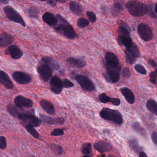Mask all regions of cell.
Here are the masks:
<instances>
[{"instance_id": "obj_4", "label": "cell", "mask_w": 157, "mask_h": 157, "mask_svg": "<svg viewBox=\"0 0 157 157\" xmlns=\"http://www.w3.org/2000/svg\"><path fill=\"white\" fill-rule=\"evenodd\" d=\"M100 115L102 119L111 121L116 124H121L123 123L122 115L116 110L103 108L100 112Z\"/></svg>"}, {"instance_id": "obj_38", "label": "cell", "mask_w": 157, "mask_h": 157, "mask_svg": "<svg viewBox=\"0 0 157 157\" xmlns=\"http://www.w3.org/2000/svg\"><path fill=\"white\" fill-rule=\"evenodd\" d=\"M62 82L63 88H69L73 87L74 86V84L71 82L69 79L65 78L63 79Z\"/></svg>"}, {"instance_id": "obj_11", "label": "cell", "mask_w": 157, "mask_h": 157, "mask_svg": "<svg viewBox=\"0 0 157 157\" xmlns=\"http://www.w3.org/2000/svg\"><path fill=\"white\" fill-rule=\"evenodd\" d=\"M13 78L18 83L23 85L29 84L32 80V78L29 75L20 71L15 72L13 74Z\"/></svg>"}, {"instance_id": "obj_16", "label": "cell", "mask_w": 157, "mask_h": 157, "mask_svg": "<svg viewBox=\"0 0 157 157\" xmlns=\"http://www.w3.org/2000/svg\"><path fill=\"white\" fill-rule=\"evenodd\" d=\"M99 99L102 103H107L109 102L114 106H119L120 105L121 101L120 99L111 98L105 93L100 94L99 97Z\"/></svg>"}, {"instance_id": "obj_20", "label": "cell", "mask_w": 157, "mask_h": 157, "mask_svg": "<svg viewBox=\"0 0 157 157\" xmlns=\"http://www.w3.org/2000/svg\"><path fill=\"white\" fill-rule=\"evenodd\" d=\"M120 91L124 96L127 102L130 104H133L135 102V98L132 91L127 87L122 88Z\"/></svg>"}, {"instance_id": "obj_13", "label": "cell", "mask_w": 157, "mask_h": 157, "mask_svg": "<svg viewBox=\"0 0 157 157\" xmlns=\"http://www.w3.org/2000/svg\"><path fill=\"white\" fill-rule=\"evenodd\" d=\"M6 55H10L11 57L14 59L18 60L21 59L23 56V53L21 50L18 46L12 45L8 47L5 51Z\"/></svg>"}, {"instance_id": "obj_28", "label": "cell", "mask_w": 157, "mask_h": 157, "mask_svg": "<svg viewBox=\"0 0 157 157\" xmlns=\"http://www.w3.org/2000/svg\"><path fill=\"white\" fill-rule=\"evenodd\" d=\"M70 8L72 12L77 16L80 15L83 12L82 7L75 2H72L70 3Z\"/></svg>"}, {"instance_id": "obj_48", "label": "cell", "mask_w": 157, "mask_h": 157, "mask_svg": "<svg viewBox=\"0 0 157 157\" xmlns=\"http://www.w3.org/2000/svg\"><path fill=\"white\" fill-rule=\"evenodd\" d=\"M47 2L52 6H54L56 5V0H46Z\"/></svg>"}, {"instance_id": "obj_25", "label": "cell", "mask_w": 157, "mask_h": 157, "mask_svg": "<svg viewBox=\"0 0 157 157\" xmlns=\"http://www.w3.org/2000/svg\"><path fill=\"white\" fill-rule=\"evenodd\" d=\"M106 63L112 65H118L120 64L119 59L117 56L111 52H108L105 54Z\"/></svg>"}, {"instance_id": "obj_10", "label": "cell", "mask_w": 157, "mask_h": 157, "mask_svg": "<svg viewBox=\"0 0 157 157\" xmlns=\"http://www.w3.org/2000/svg\"><path fill=\"white\" fill-rule=\"evenodd\" d=\"M37 71L42 79L46 82H48L52 76V69L43 63L38 66Z\"/></svg>"}, {"instance_id": "obj_45", "label": "cell", "mask_w": 157, "mask_h": 157, "mask_svg": "<svg viewBox=\"0 0 157 157\" xmlns=\"http://www.w3.org/2000/svg\"><path fill=\"white\" fill-rule=\"evenodd\" d=\"M123 74V75L124 77L127 78V77H130L131 75V71H130V69L128 67H125L124 69Z\"/></svg>"}, {"instance_id": "obj_54", "label": "cell", "mask_w": 157, "mask_h": 157, "mask_svg": "<svg viewBox=\"0 0 157 157\" xmlns=\"http://www.w3.org/2000/svg\"><path fill=\"white\" fill-rule=\"evenodd\" d=\"M83 157H90L88 156V155H85V156H84Z\"/></svg>"}, {"instance_id": "obj_42", "label": "cell", "mask_w": 157, "mask_h": 157, "mask_svg": "<svg viewBox=\"0 0 157 157\" xmlns=\"http://www.w3.org/2000/svg\"><path fill=\"white\" fill-rule=\"evenodd\" d=\"M87 16L88 17V19L90 20V22L92 23H94L96 20V16L94 12L91 11H88L86 13Z\"/></svg>"}, {"instance_id": "obj_3", "label": "cell", "mask_w": 157, "mask_h": 157, "mask_svg": "<svg viewBox=\"0 0 157 157\" xmlns=\"http://www.w3.org/2000/svg\"><path fill=\"white\" fill-rule=\"evenodd\" d=\"M107 73L103 74V76L105 79L110 83H115L120 79L121 66L119 64L118 65H112L109 63H105Z\"/></svg>"}, {"instance_id": "obj_39", "label": "cell", "mask_w": 157, "mask_h": 157, "mask_svg": "<svg viewBox=\"0 0 157 157\" xmlns=\"http://www.w3.org/2000/svg\"><path fill=\"white\" fill-rule=\"evenodd\" d=\"M92 149L91 144L89 143L86 144L82 149V153L84 155H87L90 154Z\"/></svg>"}, {"instance_id": "obj_18", "label": "cell", "mask_w": 157, "mask_h": 157, "mask_svg": "<svg viewBox=\"0 0 157 157\" xmlns=\"http://www.w3.org/2000/svg\"><path fill=\"white\" fill-rule=\"evenodd\" d=\"M14 39L10 34L6 33L0 34V47H6L14 42Z\"/></svg>"}, {"instance_id": "obj_26", "label": "cell", "mask_w": 157, "mask_h": 157, "mask_svg": "<svg viewBox=\"0 0 157 157\" xmlns=\"http://www.w3.org/2000/svg\"><path fill=\"white\" fill-rule=\"evenodd\" d=\"M7 111L8 112L15 117H17L19 114L23 113L22 108L18 107L16 105L10 104L7 106Z\"/></svg>"}, {"instance_id": "obj_31", "label": "cell", "mask_w": 157, "mask_h": 157, "mask_svg": "<svg viewBox=\"0 0 157 157\" xmlns=\"http://www.w3.org/2000/svg\"><path fill=\"white\" fill-rule=\"evenodd\" d=\"M129 144L131 148L136 153H138L141 150V147L136 139H131L129 142Z\"/></svg>"}, {"instance_id": "obj_40", "label": "cell", "mask_w": 157, "mask_h": 157, "mask_svg": "<svg viewBox=\"0 0 157 157\" xmlns=\"http://www.w3.org/2000/svg\"><path fill=\"white\" fill-rule=\"evenodd\" d=\"M64 134V130L61 128H57L55 129L51 133V135L53 136H62Z\"/></svg>"}, {"instance_id": "obj_27", "label": "cell", "mask_w": 157, "mask_h": 157, "mask_svg": "<svg viewBox=\"0 0 157 157\" xmlns=\"http://www.w3.org/2000/svg\"><path fill=\"white\" fill-rule=\"evenodd\" d=\"M146 106L149 111L155 115H157V104L156 101L155 100L153 99L148 100L147 102Z\"/></svg>"}, {"instance_id": "obj_44", "label": "cell", "mask_w": 157, "mask_h": 157, "mask_svg": "<svg viewBox=\"0 0 157 157\" xmlns=\"http://www.w3.org/2000/svg\"><path fill=\"white\" fill-rule=\"evenodd\" d=\"M7 146L6 139L4 136H0V148L2 150L6 149Z\"/></svg>"}, {"instance_id": "obj_32", "label": "cell", "mask_w": 157, "mask_h": 157, "mask_svg": "<svg viewBox=\"0 0 157 157\" xmlns=\"http://www.w3.org/2000/svg\"><path fill=\"white\" fill-rule=\"evenodd\" d=\"M132 127L136 132H138L141 135H145L146 132L144 129L140 125V124L138 122L134 123L132 124Z\"/></svg>"}, {"instance_id": "obj_9", "label": "cell", "mask_w": 157, "mask_h": 157, "mask_svg": "<svg viewBox=\"0 0 157 157\" xmlns=\"http://www.w3.org/2000/svg\"><path fill=\"white\" fill-rule=\"evenodd\" d=\"M19 120L28 123V124H31L34 127H38L41 124V121L35 115L21 113L18 116Z\"/></svg>"}, {"instance_id": "obj_17", "label": "cell", "mask_w": 157, "mask_h": 157, "mask_svg": "<svg viewBox=\"0 0 157 157\" xmlns=\"http://www.w3.org/2000/svg\"><path fill=\"white\" fill-rule=\"evenodd\" d=\"M40 104L41 108L50 115H53L55 114V110L53 104L46 99H42L40 101Z\"/></svg>"}, {"instance_id": "obj_12", "label": "cell", "mask_w": 157, "mask_h": 157, "mask_svg": "<svg viewBox=\"0 0 157 157\" xmlns=\"http://www.w3.org/2000/svg\"><path fill=\"white\" fill-rule=\"evenodd\" d=\"M50 87L51 91L53 93L59 94L62 90V82L61 78L58 76H54L50 79Z\"/></svg>"}, {"instance_id": "obj_23", "label": "cell", "mask_w": 157, "mask_h": 157, "mask_svg": "<svg viewBox=\"0 0 157 157\" xmlns=\"http://www.w3.org/2000/svg\"><path fill=\"white\" fill-rule=\"evenodd\" d=\"M41 61L43 64L48 65L52 70L58 71L60 69V66L59 63L55 59L50 57H43L41 59Z\"/></svg>"}, {"instance_id": "obj_50", "label": "cell", "mask_w": 157, "mask_h": 157, "mask_svg": "<svg viewBox=\"0 0 157 157\" xmlns=\"http://www.w3.org/2000/svg\"><path fill=\"white\" fill-rule=\"evenodd\" d=\"M9 1V0H0V3H1L6 4L8 3Z\"/></svg>"}, {"instance_id": "obj_7", "label": "cell", "mask_w": 157, "mask_h": 157, "mask_svg": "<svg viewBox=\"0 0 157 157\" xmlns=\"http://www.w3.org/2000/svg\"><path fill=\"white\" fill-rule=\"evenodd\" d=\"M137 32L144 41H150L153 38V33L151 28L145 23H141L137 28Z\"/></svg>"}, {"instance_id": "obj_35", "label": "cell", "mask_w": 157, "mask_h": 157, "mask_svg": "<svg viewBox=\"0 0 157 157\" xmlns=\"http://www.w3.org/2000/svg\"><path fill=\"white\" fill-rule=\"evenodd\" d=\"M29 14L33 18H37L39 14V11L35 7H30L28 11Z\"/></svg>"}, {"instance_id": "obj_2", "label": "cell", "mask_w": 157, "mask_h": 157, "mask_svg": "<svg viewBox=\"0 0 157 157\" xmlns=\"http://www.w3.org/2000/svg\"><path fill=\"white\" fill-rule=\"evenodd\" d=\"M126 7L130 14L137 17L145 15L149 11L146 5L137 0L129 1L126 3Z\"/></svg>"}, {"instance_id": "obj_29", "label": "cell", "mask_w": 157, "mask_h": 157, "mask_svg": "<svg viewBox=\"0 0 157 157\" xmlns=\"http://www.w3.org/2000/svg\"><path fill=\"white\" fill-rule=\"evenodd\" d=\"M126 51L131 53L135 58H139L141 56V53L139 48L135 43H134L132 46L130 48H126Z\"/></svg>"}, {"instance_id": "obj_49", "label": "cell", "mask_w": 157, "mask_h": 157, "mask_svg": "<svg viewBox=\"0 0 157 157\" xmlns=\"http://www.w3.org/2000/svg\"><path fill=\"white\" fill-rule=\"evenodd\" d=\"M139 157H148L147 155L145 153L143 152H140L139 153Z\"/></svg>"}, {"instance_id": "obj_19", "label": "cell", "mask_w": 157, "mask_h": 157, "mask_svg": "<svg viewBox=\"0 0 157 157\" xmlns=\"http://www.w3.org/2000/svg\"><path fill=\"white\" fill-rule=\"evenodd\" d=\"M94 148L100 153L109 152L112 150V147L108 143L103 141H100L96 143L94 145Z\"/></svg>"}, {"instance_id": "obj_51", "label": "cell", "mask_w": 157, "mask_h": 157, "mask_svg": "<svg viewBox=\"0 0 157 157\" xmlns=\"http://www.w3.org/2000/svg\"><path fill=\"white\" fill-rule=\"evenodd\" d=\"M56 1L60 2L61 3H65L67 1V0H56Z\"/></svg>"}, {"instance_id": "obj_8", "label": "cell", "mask_w": 157, "mask_h": 157, "mask_svg": "<svg viewBox=\"0 0 157 157\" xmlns=\"http://www.w3.org/2000/svg\"><path fill=\"white\" fill-rule=\"evenodd\" d=\"M76 80L85 91L92 92L95 90V86L88 77L83 75H77Z\"/></svg>"}, {"instance_id": "obj_6", "label": "cell", "mask_w": 157, "mask_h": 157, "mask_svg": "<svg viewBox=\"0 0 157 157\" xmlns=\"http://www.w3.org/2000/svg\"><path fill=\"white\" fill-rule=\"evenodd\" d=\"M3 9L6 17L9 20L20 24L23 27L26 26V23L22 17L13 7L9 6H6Z\"/></svg>"}, {"instance_id": "obj_15", "label": "cell", "mask_w": 157, "mask_h": 157, "mask_svg": "<svg viewBox=\"0 0 157 157\" xmlns=\"http://www.w3.org/2000/svg\"><path fill=\"white\" fill-rule=\"evenodd\" d=\"M41 121L44 123L49 124H62L65 121L63 118H53L44 115H40Z\"/></svg>"}, {"instance_id": "obj_43", "label": "cell", "mask_w": 157, "mask_h": 157, "mask_svg": "<svg viewBox=\"0 0 157 157\" xmlns=\"http://www.w3.org/2000/svg\"><path fill=\"white\" fill-rule=\"evenodd\" d=\"M157 75V69H156L155 71L152 72L149 75L150 76V82L153 84H156V76Z\"/></svg>"}, {"instance_id": "obj_36", "label": "cell", "mask_w": 157, "mask_h": 157, "mask_svg": "<svg viewBox=\"0 0 157 157\" xmlns=\"http://www.w3.org/2000/svg\"><path fill=\"white\" fill-rule=\"evenodd\" d=\"M135 70L139 73L140 74L145 75L147 74V71L146 70L145 68L143 66V65H141L140 64H136L135 66Z\"/></svg>"}, {"instance_id": "obj_52", "label": "cell", "mask_w": 157, "mask_h": 157, "mask_svg": "<svg viewBox=\"0 0 157 157\" xmlns=\"http://www.w3.org/2000/svg\"><path fill=\"white\" fill-rule=\"evenodd\" d=\"M108 157H118L116 156L112 155H109L108 156Z\"/></svg>"}, {"instance_id": "obj_22", "label": "cell", "mask_w": 157, "mask_h": 157, "mask_svg": "<svg viewBox=\"0 0 157 157\" xmlns=\"http://www.w3.org/2000/svg\"><path fill=\"white\" fill-rule=\"evenodd\" d=\"M66 62L69 65L78 68H82L86 66V62L81 59L70 57L66 60Z\"/></svg>"}, {"instance_id": "obj_46", "label": "cell", "mask_w": 157, "mask_h": 157, "mask_svg": "<svg viewBox=\"0 0 157 157\" xmlns=\"http://www.w3.org/2000/svg\"><path fill=\"white\" fill-rule=\"evenodd\" d=\"M152 141L155 145H157V132H155L152 133V136H151Z\"/></svg>"}, {"instance_id": "obj_37", "label": "cell", "mask_w": 157, "mask_h": 157, "mask_svg": "<svg viewBox=\"0 0 157 157\" xmlns=\"http://www.w3.org/2000/svg\"><path fill=\"white\" fill-rule=\"evenodd\" d=\"M125 53L127 61L131 64H133L135 62V58L126 50L125 51Z\"/></svg>"}, {"instance_id": "obj_24", "label": "cell", "mask_w": 157, "mask_h": 157, "mask_svg": "<svg viewBox=\"0 0 157 157\" xmlns=\"http://www.w3.org/2000/svg\"><path fill=\"white\" fill-rule=\"evenodd\" d=\"M42 19L46 24L52 26L55 25L58 23V19L55 16L49 12H46L43 15Z\"/></svg>"}, {"instance_id": "obj_1", "label": "cell", "mask_w": 157, "mask_h": 157, "mask_svg": "<svg viewBox=\"0 0 157 157\" xmlns=\"http://www.w3.org/2000/svg\"><path fill=\"white\" fill-rule=\"evenodd\" d=\"M57 17L61 23L55 28V31L58 34L69 39L75 38L77 33L73 26L60 15L57 14Z\"/></svg>"}, {"instance_id": "obj_53", "label": "cell", "mask_w": 157, "mask_h": 157, "mask_svg": "<svg viewBox=\"0 0 157 157\" xmlns=\"http://www.w3.org/2000/svg\"><path fill=\"white\" fill-rule=\"evenodd\" d=\"M38 1H41V2H44V1H46V0H38Z\"/></svg>"}, {"instance_id": "obj_30", "label": "cell", "mask_w": 157, "mask_h": 157, "mask_svg": "<svg viewBox=\"0 0 157 157\" xmlns=\"http://www.w3.org/2000/svg\"><path fill=\"white\" fill-rule=\"evenodd\" d=\"M26 130L27 132L32 136L36 138V139H39L40 137L39 134L37 131L35 129L34 126L30 124H26Z\"/></svg>"}, {"instance_id": "obj_5", "label": "cell", "mask_w": 157, "mask_h": 157, "mask_svg": "<svg viewBox=\"0 0 157 157\" xmlns=\"http://www.w3.org/2000/svg\"><path fill=\"white\" fill-rule=\"evenodd\" d=\"M117 32L119 36L117 41L120 46H124L126 47V48L132 46L134 43L128 29L120 26L118 28Z\"/></svg>"}, {"instance_id": "obj_47", "label": "cell", "mask_w": 157, "mask_h": 157, "mask_svg": "<svg viewBox=\"0 0 157 157\" xmlns=\"http://www.w3.org/2000/svg\"><path fill=\"white\" fill-rule=\"evenodd\" d=\"M148 63L151 65V67L153 68H156L157 64L155 62V61L154 59H149L148 60Z\"/></svg>"}, {"instance_id": "obj_33", "label": "cell", "mask_w": 157, "mask_h": 157, "mask_svg": "<svg viewBox=\"0 0 157 157\" xmlns=\"http://www.w3.org/2000/svg\"><path fill=\"white\" fill-rule=\"evenodd\" d=\"M112 9L113 13L117 14L123 10V6L120 2H116L113 4Z\"/></svg>"}, {"instance_id": "obj_41", "label": "cell", "mask_w": 157, "mask_h": 157, "mask_svg": "<svg viewBox=\"0 0 157 157\" xmlns=\"http://www.w3.org/2000/svg\"><path fill=\"white\" fill-rule=\"evenodd\" d=\"M51 148L56 155H61L62 153V148L61 146L55 144H53L51 146Z\"/></svg>"}, {"instance_id": "obj_34", "label": "cell", "mask_w": 157, "mask_h": 157, "mask_svg": "<svg viewBox=\"0 0 157 157\" xmlns=\"http://www.w3.org/2000/svg\"><path fill=\"white\" fill-rule=\"evenodd\" d=\"M89 21L85 18L81 17L78 19L77 24L78 27L81 28H85L89 25Z\"/></svg>"}, {"instance_id": "obj_14", "label": "cell", "mask_w": 157, "mask_h": 157, "mask_svg": "<svg viewBox=\"0 0 157 157\" xmlns=\"http://www.w3.org/2000/svg\"><path fill=\"white\" fill-rule=\"evenodd\" d=\"M14 103L17 106L20 108H29L33 106V101L31 99L22 96H17L14 98Z\"/></svg>"}, {"instance_id": "obj_21", "label": "cell", "mask_w": 157, "mask_h": 157, "mask_svg": "<svg viewBox=\"0 0 157 157\" xmlns=\"http://www.w3.org/2000/svg\"><path fill=\"white\" fill-rule=\"evenodd\" d=\"M0 83L9 89L13 88L14 87V84L9 76L2 71H0Z\"/></svg>"}]
</instances>
